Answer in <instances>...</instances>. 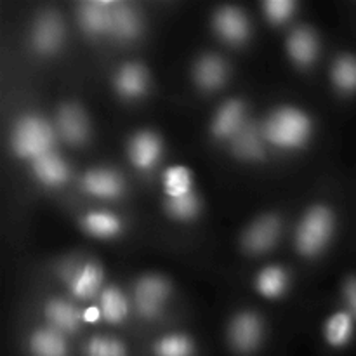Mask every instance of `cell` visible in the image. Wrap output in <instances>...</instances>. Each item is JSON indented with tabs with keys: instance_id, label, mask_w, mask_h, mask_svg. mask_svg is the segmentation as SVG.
I'll use <instances>...</instances> for the list:
<instances>
[{
	"instance_id": "cell-5",
	"label": "cell",
	"mask_w": 356,
	"mask_h": 356,
	"mask_svg": "<svg viewBox=\"0 0 356 356\" xmlns=\"http://www.w3.org/2000/svg\"><path fill=\"white\" fill-rule=\"evenodd\" d=\"M56 131L70 145H80L86 141L89 125L83 111L75 104H65L56 117Z\"/></svg>"
},
{
	"instance_id": "cell-34",
	"label": "cell",
	"mask_w": 356,
	"mask_h": 356,
	"mask_svg": "<svg viewBox=\"0 0 356 356\" xmlns=\"http://www.w3.org/2000/svg\"><path fill=\"white\" fill-rule=\"evenodd\" d=\"M99 316H101L99 308H87L86 313H83V320H87V322H96Z\"/></svg>"
},
{
	"instance_id": "cell-2",
	"label": "cell",
	"mask_w": 356,
	"mask_h": 356,
	"mask_svg": "<svg viewBox=\"0 0 356 356\" xmlns=\"http://www.w3.org/2000/svg\"><path fill=\"white\" fill-rule=\"evenodd\" d=\"M54 134L47 122L38 117H24L17 122L13 132V146L16 153L35 162L51 153Z\"/></svg>"
},
{
	"instance_id": "cell-12",
	"label": "cell",
	"mask_w": 356,
	"mask_h": 356,
	"mask_svg": "<svg viewBox=\"0 0 356 356\" xmlns=\"http://www.w3.org/2000/svg\"><path fill=\"white\" fill-rule=\"evenodd\" d=\"M243 118H245L243 104L240 101H228L216 117L214 134L219 138H233L245 125Z\"/></svg>"
},
{
	"instance_id": "cell-17",
	"label": "cell",
	"mask_w": 356,
	"mask_h": 356,
	"mask_svg": "<svg viewBox=\"0 0 356 356\" xmlns=\"http://www.w3.org/2000/svg\"><path fill=\"white\" fill-rule=\"evenodd\" d=\"M117 89L124 96L134 97L145 92L146 89V72L139 65H125L122 66L117 75Z\"/></svg>"
},
{
	"instance_id": "cell-13",
	"label": "cell",
	"mask_w": 356,
	"mask_h": 356,
	"mask_svg": "<svg viewBox=\"0 0 356 356\" xmlns=\"http://www.w3.org/2000/svg\"><path fill=\"white\" fill-rule=\"evenodd\" d=\"M318 44L316 37L308 28H298L289 37V52L298 65H309L316 58Z\"/></svg>"
},
{
	"instance_id": "cell-27",
	"label": "cell",
	"mask_w": 356,
	"mask_h": 356,
	"mask_svg": "<svg viewBox=\"0 0 356 356\" xmlns=\"http://www.w3.org/2000/svg\"><path fill=\"white\" fill-rule=\"evenodd\" d=\"M163 184L169 193V197H183V195L190 193L191 188V177L184 167H170L163 176Z\"/></svg>"
},
{
	"instance_id": "cell-18",
	"label": "cell",
	"mask_w": 356,
	"mask_h": 356,
	"mask_svg": "<svg viewBox=\"0 0 356 356\" xmlns=\"http://www.w3.org/2000/svg\"><path fill=\"white\" fill-rule=\"evenodd\" d=\"M233 148L243 159H257L263 152V138L256 125L245 124L233 136Z\"/></svg>"
},
{
	"instance_id": "cell-23",
	"label": "cell",
	"mask_w": 356,
	"mask_h": 356,
	"mask_svg": "<svg viewBox=\"0 0 356 356\" xmlns=\"http://www.w3.org/2000/svg\"><path fill=\"white\" fill-rule=\"evenodd\" d=\"M99 309L108 322H120L127 313V301L118 289H106L101 294Z\"/></svg>"
},
{
	"instance_id": "cell-31",
	"label": "cell",
	"mask_w": 356,
	"mask_h": 356,
	"mask_svg": "<svg viewBox=\"0 0 356 356\" xmlns=\"http://www.w3.org/2000/svg\"><path fill=\"white\" fill-rule=\"evenodd\" d=\"M89 356H124V348L117 341L106 337H96L87 346Z\"/></svg>"
},
{
	"instance_id": "cell-14",
	"label": "cell",
	"mask_w": 356,
	"mask_h": 356,
	"mask_svg": "<svg viewBox=\"0 0 356 356\" xmlns=\"http://www.w3.org/2000/svg\"><path fill=\"white\" fill-rule=\"evenodd\" d=\"M111 2H86L80 6V23L90 33H101L110 24Z\"/></svg>"
},
{
	"instance_id": "cell-33",
	"label": "cell",
	"mask_w": 356,
	"mask_h": 356,
	"mask_svg": "<svg viewBox=\"0 0 356 356\" xmlns=\"http://www.w3.org/2000/svg\"><path fill=\"white\" fill-rule=\"evenodd\" d=\"M344 299H346L351 313L356 316V278H350L344 284Z\"/></svg>"
},
{
	"instance_id": "cell-25",
	"label": "cell",
	"mask_w": 356,
	"mask_h": 356,
	"mask_svg": "<svg viewBox=\"0 0 356 356\" xmlns=\"http://www.w3.org/2000/svg\"><path fill=\"white\" fill-rule=\"evenodd\" d=\"M285 284H287V277H285L284 270L277 266L266 268L257 278V287H259L261 294L268 296V298L280 296L284 292Z\"/></svg>"
},
{
	"instance_id": "cell-8",
	"label": "cell",
	"mask_w": 356,
	"mask_h": 356,
	"mask_svg": "<svg viewBox=\"0 0 356 356\" xmlns=\"http://www.w3.org/2000/svg\"><path fill=\"white\" fill-rule=\"evenodd\" d=\"M278 232H280V222H278L277 218L268 216V218L259 219L245 233V238H243L245 249L250 250V252H264V250H268L273 245L278 236Z\"/></svg>"
},
{
	"instance_id": "cell-3",
	"label": "cell",
	"mask_w": 356,
	"mask_h": 356,
	"mask_svg": "<svg viewBox=\"0 0 356 356\" xmlns=\"http://www.w3.org/2000/svg\"><path fill=\"white\" fill-rule=\"evenodd\" d=\"M332 233V214L325 207H315L302 218L298 228V249L306 256L320 252Z\"/></svg>"
},
{
	"instance_id": "cell-24",
	"label": "cell",
	"mask_w": 356,
	"mask_h": 356,
	"mask_svg": "<svg viewBox=\"0 0 356 356\" xmlns=\"http://www.w3.org/2000/svg\"><path fill=\"white\" fill-rule=\"evenodd\" d=\"M332 76L336 86L341 90H350L356 89V59L351 56H343L336 61L332 68Z\"/></svg>"
},
{
	"instance_id": "cell-30",
	"label": "cell",
	"mask_w": 356,
	"mask_h": 356,
	"mask_svg": "<svg viewBox=\"0 0 356 356\" xmlns=\"http://www.w3.org/2000/svg\"><path fill=\"white\" fill-rule=\"evenodd\" d=\"M191 351L188 339L181 336H170L165 337L156 346V353L160 356H188Z\"/></svg>"
},
{
	"instance_id": "cell-9",
	"label": "cell",
	"mask_w": 356,
	"mask_h": 356,
	"mask_svg": "<svg viewBox=\"0 0 356 356\" xmlns=\"http://www.w3.org/2000/svg\"><path fill=\"white\" fill-rule=\"evenodd\" d=\"M214 24L218 28L219 35L229 42L243 40L247 37V31H249L245 16L236 7H222V9H219L218 14H216Z\"/></svg>"
},
{
	"instance_id": "cell-10",
	"label": "cell",
	"mask_w": 356,
	"mask_h": 356,
	"mask_svg": "<svg viewBox=\"0 0 356 356\" xmlns=\"http://www.w3.org/2000/svg\"><path fill=\"white\" fill-rule=\"evenodd\" d=\"M63 40V24L56 14H45L33 30V44L40 52H52Z\"/></svg>"
},
{
	"instance_id": "cell-7",
	"label": "cell",
	"mask_w": 356,
	"mask_h": 356,
	"mask_svg": "<svg viewBox=\"0 0 356 356\" xmlns=\"http://www.w3.org/2000/svg\"><path fill=\"white\" fill-rule=\"evenodd\" d=\"M160 153H162L160 139L152 132H139L132 138L131 145H129L131 160L141 169L152 167L160 159Z\"/></svg>"
},
{
	"instance_id": "cell-11",
	"label": "cell",
	"mask_w": 356,
	"mask_h": 356,
	"mask_svg": "<svg viewBox=\"0 0 356 356\" xmlns=\"http://www.w3.org/2000/svg\"><path fill=\"white\" fill-rule=\"evenodd\" d=\"M138 30L139 21L134 9H132L129 3L111 2L108 31H111V33L118 38H131L138 33Z\"/></svg>"
},
{
	"instance_id": "cell-4",
	"label": "cell",
	"mask_w": 356,
	"mask_h": 356,
	"mask_svg": "<svg viewBox=\"0 0 356 356\" xmlns=\"http://www.w3.org/2000/svg\"><path fill=\"white\" fill-rule=\"evenodd\" d=\"M167 284L160 277H145L136 285V305L145 318H152L160 312L162 301L167 298Z\"/></svg>"
},
{
	"instance_id": "cell-32",
	"label": "cell",
	"mask_w": 356,
	"mask_h": 356,
	"mask_svg": "<svg viewBox=\"0 0 356 356\" xmlns=\"http://www.w3.org/2000/svg\"><path fill=\"white\" fill-rule=\"evenodd\" d=\"M294 10V3L289 0H270L264 3V13L273 23H284Z\"/></svg>"
},
{
	"instance_id": "cell-22",
	"label": "cell",
	"mask_w": 356,
	"mask_h": 356,
	"mask_svg": "<svg viewBox=\"0 0 356 356\" xmlns=\"http://www.w3.org/2000/svg\"><path fill=\"white\" fill-rule=\"evenodd\" d=\"M47 316L58 329L75 330L80 322V313L75 306L65 301H51L47 305Z\"/></svg>"
},
{
	"instance_id": "cell-19",
	"label": "cell",
	"mask_w": 356,
	"mask_h": 356,
	"mask_svg": "<svg viewBox=\"0 0 356 356\" xmlns=\"http://www.w3.org/2000/svg\"><path fill=\"white\" fill-rule=\"evenodd\" d=\"M101 285V270L94 264L80 268L72 278V291L76 298L87 299L97 292Z\"/></svg>"
},
{
	"instance_id": "cell-1",
	"label": "cell",
	"mask_w": 356,
	"mask_h": 356,
	"mask_svg": "<svg viewBox=\"0 0 356 356\" xmlns=\"http://www.w3.org/2000/svg\"><path fill=\"white\" fill-rule=\"evenodd\" d=\"M264 136L280 148H298L309 136V120L294 108H284L271 115L264 124Z\"/></svg>"
},
{
	"instance_id": "cell-15",
	"label": "cell",
	"mask_w": 356,
	"mask_h": 356,
	"mask_svg": "<svg viewBox=\"0 0 356 356\" xmlns=\"http://www.w3.org/2000/svg\"><path fill=\"white\" fill-rule=\"evenodd\" d=\"M35 174H37L38 179L45 184H63L68 177V169H66V163L59 159L54 153H47V155L40 156L33 162Z\"/></svg>"
},
{
	"instance_id": "cell-6",
	"label": "cell",
	"mask_w": 356,
	"mask_h": 356,
	"mask_svg": "<svg viewBox=\"0 0 356 356\" xmlns=\"http://www.w3.org/2000/svg\"><path fill=\"white\" fill-rule=\"evenodd\" d=\"M229 337L238 351H252L261 339V323L257 316L250 313L236 316L232 323Z\"/></svg>"
},
{
	"instance_id": "cell-29",
	"label": "cell",
	"mask_w": 356,
	"mask_h": 356,
	"mask_svg": "<svg viewBox=\"0 0 356 356\" xmlns=\"http://www.w3.org/2000/svg\"><path fill=\"white\" fill-rule=\"evenodd\" d=\"M167 209L172 216L179 219H188L197 212L198 202L195 198V195L188 193L183 195V197H169V202H167Z\"/></svg>"
},
{
	"instance_id": "cell-26",
	"label": "cell",
	"mask_w": 356,
	"mask_h": 356,
	"mask_svg": "<svg viewBox=\"0 0 356 356\" xmlns=\"http://www.w3.org/2000/svg\"><path fill=\"white\" fill-rule=\"evenodd\" d=\"M353 330V322L348 313H337L327 323V339L334 346H343L348 343Z\"/></svg>"
},
{
	"instance_id": "cell-16",
	"label": "cell",
	"mask_w": 356,
	"mask_h": 356,
	"mask_svg": "<svg viewBox=\"0 0 356 356\" xmlns=\"http://www.w3.org/2000/svg\"><path fill=\"white\" fill-rule=\"evenodd\" d=\"M83 188L96 197H117L122 190V183L113 172L92 170L83 177Z\"/></svg>"
},
{
	"instance_id": "cell-20",
	"label": "cell",
	"mask_w": 356,
	"mask_h": 356,
	"mask_svg": "<svg viewBox=\"0 0 356 356\" xmlns=\"http://www.w3.org/2000/svg\"><path fill=\"white\" fill-rule=\"evenodd\" d=\"M195 75H197V82L204 89H216L225 80L226 70L221 59H218L216 56H205L198 61Z\"/></svg>"
},
{
	"instance_id": "cell-28",
	"label": "cell",
	"mask_w": 356,
	"mask_h": 356,
	"mask_svg": "<svg viewBox=\"0 0 356 356\" xmlns=\"http://www.w3.org/2000/svg\"><path fill=\"white\" fill-rule=\"evenodd\" d=\"M83 226L87 228V232L97 236L115 235L118 232V228H120L117 218L111 214H106V212H90L83 219Z\"/></svg>"
},
{
	"instance_id": "cell-21",
	"label": "cell",
	"mask_w": 356,
	"mask_h": 356,
	"mask_svg": "<svg viewBox=\"0 0 356 356\" xmlns=\"http://www.w3.org/2000/svg\"><path fill=\"white\" fill-rule=\"evenodd\" d=\"M35 356H65L66 344L63 337L54 330H38L30 341Z\"/></svg>"
}]
</instances>
